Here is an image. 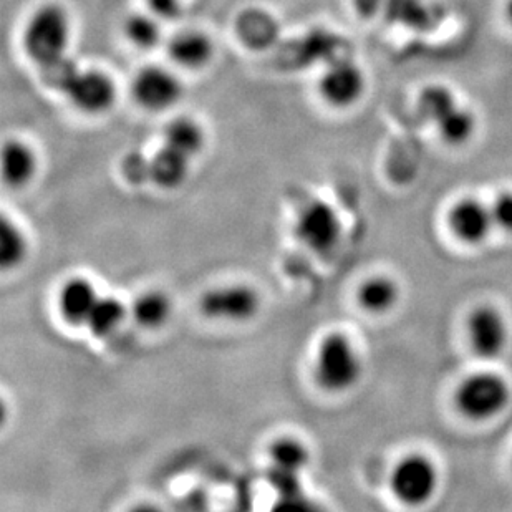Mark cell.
Returning <instances> with one entry per match:
<instances>
[{
    "instance_id": "3957f363",
    "label": "cell",
    "mask_w": 512,
    "mask_h": 512,
    "mask_svg": "<svg viewBox=\"0 0 512 512\" xmlns=\"http://www.w3.org/2000/svg\"><path fill=\"white\" fill-rule=\"evenodd\" d=\"M315 380L327 392H347L362 375V360L347 335L330 334L320 342L315 357Z\"/></svg>"
},
{
    "instance_id": "4316f807",
    "label": "cell",
    "mask_w": 512,
    "mask_h": 512,
    "mask_svg": "<svg viewBox=\"0 0 512 512\" xmlns=\"http://www.w3.org/2000/svg\"><path fill=\"white\" fill-rule=\"evenodd\" d=\"M123 170H125L126 178L130 179L131 183H143V181H150V160H146L143 156L130 155L123 163Z\"/></svg>"
},
{
    "instance_id": "5b68a950",
    "label": "cell",
    "mask_w": 512,
    "mask_h": 512,
    "mask_svg": "<svg viewBox=\"0 0 512 512\" xmlns=\"http://www.w3.org/2000/svg\"><path fill=\"white\" fill-rule=\"evenodd\" d=\"M421 113L435 123L450 145H463L474 133L473 113L464 107H459L458 100L451 90L446 87H426L420 97Z\"/></svg>"
},
{
    "instance_id": "f1b7e54d",
    "label": "cell",
    "mask_w": 512,
    "mask_h": 512,
    "mask_svg": "<svg viewBox=\"0 0 512 512\" xmlns=\"http://www.w3.org/2000/svg\"><path fill=\"white\" fill-rule=\"evenodd\" d=\"M358 12L363 15H373L380 9L382 0H353Z\"/></svg>"
},
{
    "instance_id": "603a6c76",
    "label": "cell",
    "mask_w": 512,
    "mask_h": 512,
    "mask_svg": "<svg viewBox=\"0 0 512 512\" xmlns=\"http://www.w3.org/2000/svg\"><path fill=\"white\" fill-rule=\"evenodd\" d=\"M272 466L299 473L309 464V450L295 438H281L271 446Z\"/></svg>"
},
{
    "instance_id": "44dd1931",
    "label": "cell",
    "mask_w": 512,
    "mask_h": 512,
    "mask_svg": "<svg viewBox=\"0 0 512 512\" xmlns=\"http://www.w3.org/2000/svg\"><path fill=\"white\" fill-rule=\"evenodd\" d=\"M125 37L135 49L153 50L160 44L161 20L153 14H133L125 20Z\"/></svg>"
},
{
    "instance_id": "7402d4cb",
    "label": "cell",
    "mask_w": 512,
    "mask_h": 512,
    "mask_svg": "<svg viewBox=\"0 0 512 512\" xmlns=\"http://www.w3.org/2000/svg\"><path fill=\"white\" fill-rule=\"evenodd\" d=\"M125 317V305L120 300L115 297H100L85 325L93 335L107 337L120 327Z\"/></svg>"
},
{
    "instance_id": "4fadbf2b",
    "label": "cell",
    "mask_w": 512,
    "mask_h": 512,
    "mask_svg": "<svg viewBox=\"0 0 512 512\" xmlns=\"http://www.w3.org/2000/svg\"><path fill=\"white\" fill-rule=\"evenodd\" d=\"M214 52L213 39L196 29L179 30L166 44V54L171 62L191 72L208 67L213 62Z\"/></svg>"
},
{
    "instance_id": "ffe728a7",
    "label": "cell",
    "mask_w": 512,
    "mask_h": 512,
    "mask_svg": "<svg viewBox=\"0 0 512 512\" xmlns=\"http://www.w3.org/2000/svg\"><path fill=\"white\" fill-rule=\"evenodd\" d=\"M170 315V299L158 290L141 294L133 304V317L145 329H158L170 319Z\"/></svg>"
},
{
    "instance_id": "83f0119b",
    "label": "cell",
    "mask_w": 512,
    "mask_h": 512,
    "mask_svg": "<svg viewBox=\"0 0 512 512\" xmlns=\"http://www.w3.org/2000/svg\"><path fill=\"white\" fill-rule=\"evenodd\" d=\"M151 14L160 20L176 19L183 10L181 0H146Z\"/></svg>"
},
{
    "instance_id": "d6986e66",
    "label": "cell",
    "mask_w": 512,
    "mask_h": 512,
    "mask_svg": "<svg viewBox=\"0 0 512 512\" xmlns=\"http://www.w3.org/2000/svg\"><path fill=\"white\" fill-rule=\"evenodd\" d=\"M204 143H206V136H204L203 126L193 118L181 116L166 126L165 145L189 156L191 160L201 153Z\"/></svg>"
},
{
    "instance_id": "30bf717a",
    "label": "cell",
    "mask_w": 512,
    "mask_h": 512,
    "mask_svg": "<svg viewBox=\"0 0 512 512\" xmlns=\"http://www.w3.org/2000/svg\"><path fill=\"white\" fill-rule=\"evenodd\" d=\"M469 345L478 357L494 360L508 347V322L491 305H479L468 317Z\"/></svg>"
},
{
    "instance_id": "7a4b0ae2",
    "label": "cell",
    "mask_w": 512,
    "mask_h": 512,
    "mask_svg": "<svg viewBox=\"0 0 512 512\" xmlns=\"http://www.w3.org/2000/svg\"><path fill=\"white\" fill-rule=\"evenodd\" d=\"M52 85L85 115L110 112L118 98V88L110 73L100 68H80L73 62L63 68Z\"/></svg>"
},
{
    "instance_id": "f546056e",
    "label": "cell",
    "mask_w": 512,
    "mask_h": 512,
    "mask_svg": "<svg viewBox=\"0 0 512 512\" xmlns=\"http://www.w3.org/2000/svg\"><path fill=\"white\" fill-rule=\"evenodd\" d=\"M506 14H508V19L511 20V24H512V0H508V7H506Z\"/></svg>"
},
{
    "instance_id": "ac0fdd59",
    "label": "cell",
    "mask_w": 512,
    "mask_h": 512,
    "mask_svg": "<svg viewBox=\"0 0 512 512\" xmlns=\"http://www.w3.org/2000/svg\"><path fill=\"white\" fill-rule=\"evenodd\" d=\"M400 299V287L387 276L370 277L358 289V302L370 314L382 315L392 310Z\"/></svg>"
},
{
    "instance_id": "277c9868",
    "label": "cell",
    "mask_w": 512,
    "mask_h": 512,
    "mask_svg": "<svg viewBox=\"0 0 512 512\" xmlns=\"http://www.w3.org/2000/svg\"><path fill=\"white\" fill-rule=\"evenodd\" d=\"M509 400V383L493 372H476L463 378L455 393L456 408L471 421L491 420L506 410Z\"/></svg>"
},
{
    "instance_id": "52a82bcc",
    "label": "cell",
    "mask_w": 512,
    "mask_h": 512,
    "mask_svg": "<svg viewBox=\"0 0 512 512\" xmlns=\"http://www.w3.org/2000/svg\"><path fill=\"white\" fill-rule=\"evenodd\" d=\"M183 83L176 73L160 65H148L136 73L131 82V95L143 110L166 112L183 98Z\"/></svg>"
},
{
    "instance_id": "484cf974",
    "label": "cell",
    "mask_w": 512,
    "mask_h": 512,
    "mask_svg": "<svg viewBox=\"0 0 512 512\" xmlns=\"http://www.w3.org/2000/svg\"><path fill=\"white\" fill-rule=\"evenodd\" d=\"M491 214H493L494 228L512 234V193L506 191L496 196L491 204Z\"/></svg>"
},
{
    "instance_id": "e0dca14e",
    "label": "cell",
    "mask_w": 512,
    "mask_h": 512,
    "mask_svg": "<svg viewBox=\"0 0 512 512\" xmlns=\"http://www.w3.org/2000/svg\"><path fill=\"white\" fill-rule=\"evenodd\" d=\"M189 161V156L163 145L150 158V181L163 189L178 188L188 178Z\"/></svg>"
},
{
    "instance_id": "2e32d148",
    "label": "cell",
    "mask_w": 512,
    "mask_h": 512,
    "mask_svg": "<svg viewBox=\"0 0 512 512\" xmlns=\"http://www.w3.org/2000/svg\"><path fill=\"white\" fill-rule=\"evenodd\" d=\"M37 156L27 143L20 140L5 141L2 148V178L7 186L20 188L34 178Z\"/></svg>"
},
{
    "instance_id": "5bb4252c",
    "label": "cell",
    "mask_w": 512,
    "mask_h": 512,
    "mask_svg": "<svg viewBox=\"0 0 512 512\" xmlns=\"http://www.w3.org/2000/svg\"><path fill=\"white\" fill-rule=\"evenodd\" d=\"M237 39L249 50H267L279 37V22L259 7L242 10L236 19Z\"/></svg>"
},
{
    "instance_id": "cb8c5ba5",
    "label": "cell",
    "mask_w": 512,
    "mask_h": 512,
    "mask_svg": "<svg viewBox=\"0 0 512 512\" xmlns=\"http://www.w3.org/2000/svg\"><path fill=\"white\" fill-rule=\"evenodd\" d=\"M27 256L25 237L9 219H2L0 226V264L4 269H12L24 262Z\"/></svg>"
},
{
    "instance_id": "9c48e42d",
    "label": "cell",
    "mask_w": 512,
    "mask_h": 512,
    "mask_svg": "<svg viewBox=\"0 0 512 512\" xmlns=\"http://www.w3.org/2000/svg\"><path fill=\"white\" fill-rule=\"evenodd\" d=\"M295 232L310 251L327 252L339 242L342 223L339 214L325 201H312L300 211Z\"/></svg>"
},
{
    "instance_id": "7c38bea8",
    "label": "cell",
    "mask_w": 512,
    "mask_h": 512,
    "mask_svg": "<svg viewBox=\"0 0 512 512\" xmlns=\"http://www.w3.org/2000/svg\"><path fill=\"white\" fill-rule=\"evenodd\" d=\"M448 226L453 236L468 246L486 241L494 228L491 206L476 198L459 199L448 213Z\"/></svg>"
},
{
    "instance_id": "6da1fadb",
    "label": "cell",
    "mask_w": 512,
    "mask_h": 512,
    "mask_svg": "<svg viewBox=\"0 0 512 512\" xmlns=\"http://www.w3.org/2000/svg\"><path fill=\"white\" fill-rule=\"evenodd\" d=\"M72 17L62 4L45 2L30 14L24 32L22 49L42 70L67 60L72 42Z\"/></svg>"
},
{
    "instance_id": "8992f818",
    "label": "cell",
    "mask_w": 512,
    "mask_h": 512,
    "mask_svg": "<svg viewBox=\"0 0 512 512\" xmlns=\"http://www.w3.org/2000/svg\"><path fill=\"white\" fill-rule=\"evenodd\" d=\"M440 474L435 463L420 453L401 458L390 476V489L400 503L416 508L435 496Z\"/></svg>"
},
{
    "instance_id": "9a60e30c",
    "label": "cell",
    "mask_w": 512,
    "mask_h": 512,
    "mask_svg": "<svg viewBox=\"0 0 512 512\" xmlns=\"http://www.w3.org/2000/svg\"><path fill=\"white\" fill-rule=\"evenodd\" d=\"M98 299L100 295L97 294L92 282H88L83 277H73L60 289L58 309L68 324H87L88 317L92 314Z\"/></svg>"
},
{
    "instance_id": "d4e9b609",
    "label": "cell",
    "mask_w": 512,
    "mask_h": 512,
    "mask_svg": "<svg viewBox=\"0 0 512 512\" xmlns=\"http://www.w3.org/2000/svg\"><path fill=\"white\" fill-rule=\"evenodd\" d=\"M267 481L271 483L272 488L276 489L282 501L289 503V506H297V503L302 499L299 473H292V471L271 466L269 474H267Z\"/></svg>"
},
{
    "instance_id": "8fae6325",
    "label": "cell",
    "mask_w": 512,
    "mask_h": 512,
    "mask_svg": "<svg viewBox=\"0 0 512 512\" xmlns=\"http://www.w3.org/2000/svg\"><path fill=\"white\" fill-rule=\"evenodd\" d=\"M261 299L246 285H229L208 290L201 299V310L209 319L244 322L257 314Z\"/></svg>"
},
{
    "instance_id": "ba28073f",
    "label": "cell",
    "mask_w": 512,
    "mask_h": 512,
    "mask_svg": "<svg viewBox=\"0 0 512 512\" xmlns=\"http://www.w3.org/2000/svg\"><path fill=\"white\" fill-rule=\"evenodd\" d=\"M365 92V73L355 60L347 55L332 58L319 78L320 98L334 108H348L362 98Z\"/></svg>"
}]
</instances>
